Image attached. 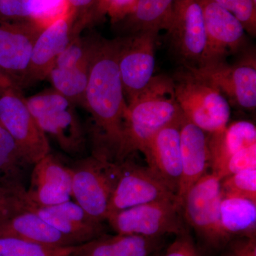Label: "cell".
<instances>
[{
	"mask_svg": "<svg viewBox=\"0 0 256 256\" xmlns=\"http://www.w3.org/2000/svg\"><path fill=\"white\" fill-rule=\"evenodd\" d=\"M30 165L11 134L0 124V184L26 190L24 178Z\"/></svg>",
	"mask_w": 256,
	"mask_h": 256,
	"instance_id": "cell-25",
	"label": "cell"
},
{
	"mask_svg": "<svg viewBox=\"0 0 256 256\" xmlns=\"http://www.w3.org/2000/svg\"><path fill=\"white\" fill-rule=\"evenodd\" d=\"M162 200L178 198L148 166H133L124 162L122 173L111 197L108 216Z\"/></svg>",
	"mask_w": 256,
	"mask_h": 256,
	"instance_id": "cell-13",
	"label": "cell"
},
{
	"mask_svg": "<svg viewBox=\"0 0 256 256\" xmlns=\"http://www.w3.org/2000/svg\"><path fill=\"white\" fill-rule=\"evenodd\" d=\"M184 119L160 130L142 152L150 170L176 196L182 175L181 127Z\"/></svg>",
	"mask_w": 256,
	"mask_h": 256,
	"instance_id": "cell-16",
	"label": "cell"
},
{
	"mask_svg": "<svg viewBox=\"0 0 256 256\" xmlns=\"http://www.w3.org/2000/svg\"><path fill=\"white\" fill-rule=\"evenodd\" d=\"M175 0H138L132 13L124 18V30L127 34L146 30H168Z\"/></svg>",
	"mask_w": 256,
	"mask_h": 256,
	"instance_id": "cell-24",
	"label": "cell"
},
{
	"mask_svg": "<svg viewBox=\"0 0 256 256\" xmlns=\"http://www.w3.org/2000/svg\"><path fill=\"white\" fill-rule=\"evenodd\" d=\"M15 86L18 87V86L15 84L14 80L2 68H0V97L8 89Z\"/></svg>",
	"mask_w": 256,
	"mask_h": 256,
	"instance_id": "cell-38",
	"label": "cell"
},
{
	"mask_svg": "<svg viewBox=\"0 0 256 256\" xmlns=\"http://www.w3.org/2000/svg\"><path fill=\"white\" fill-rule=\"evenodd\" d=\"M92 57L70 68L54 67L48 76L53 88L76 106H84Z\"/></svg>",
	"mask_w": 256,
	"mask_h": 256,
	"instance_id": "cell-26",
	"label": "cell"
},
{
	"mask_svg": "<svg viewBox=\"0 0 256 256\" xmlns=\"http://www.w3.org/2000/svg\"><path fill=\"white\" fill-rule=\"evenodd\" d=\"M172 79L176 102L186 120L208 134L228 126L230 104L216 88L185 68Z\"/></svg>",
	"mask_w": 256,
	"mask_h": 256,
	"instance_id": "cell-4",
	"label": "cell"
},
{
	"mask_svg": "<svg viewBox=\"0 0 256 256\" xmlns=\"http://www.w3.org/2000/svg\"><path fill=\"white\" fill-rule=\"evenodd\" d=\"M70 168L72 197L89 215L104 223L122 173V163L92 154L76 162Z\"/></svg>",
	"mask_w": 256,
	"mask_h": 256,
	"instance_id": "cell-5",
	"label": "cell"
},
{
	"mask_svg": "<svg viewBox=\"0 0 256 256\" xmlns=\"http://www.w3.org/2000/svg\"><path fill=\"white\" fill-rule=\"evenodd\" d=\"M252 168H256V144L244 148L230 156L216 176L222 180L229 175Z\"/></svg>",
	"mask_w": 256,
	"mask_h": 256,
	"instance_id": "cell-33",
	"label": "cell"
},
{
	"mask_svg": "<svg viewBox=\"0 0 256 256\" xmlns=\"http://www.w3.org/2000/svg\"><path fill=\"white\" fill-rule=\"evenodd\" d=\"M171 46L184 67H196L206 46L203 11L198 0H175L169 28Z\"/></svg>",
	"mask_w": 256,
	"mask_h": 256,
	"instance_id": "cell-12",
	"label": "cell"
},
{
	"mask_svg": "<svg viewBox=\"0 0 256 256\" xmlns=\"http://www.w3.org/2000/svg\"><path fill=\"white\" fill-rule=\"evenodd\" d=\"M0 238H13L48 247L80 245L30 210L0 222Z\"/></svg>",
	"mask_w": 256,
	"mask_h": 256,
	"instance_id": "cell-20",
	"label": "cell"
},
{
	"mask_svg": "<svg viewBox=\"0 0 256 256\" xmlns=\"http://www.w3.org/2000/svg\"><path fill=\"white\" fill-rule=\"evenodd\" d=\"M161 246V238L116 234L82 244L75 256H152Z\"/></svg>",
	"mask_w": 256,
	"mask_h": 256,
	"instance_id": "cell-21",
	"label": "cell"
},
{
	"mask_svg": "<svg viewBox=\"0 0 256 256\" xmlns=\"http://www.w3.org/2000/svg\"><path fill=\"white\" fill-rule=\"evenodd\" d=\"M26 196L28 206H54L69 201L72 197V168L50 152L34 164Z\"/></svg>",
	"mask_w": 256,
	"mask_h": 256,
	"instance_id": "cell-14",
	"label": "cell"
},
{
	"mask_svg": "<svg viewBox=\"0 0 256 256\" xmlns=\"http://www.w3.org/2000/svg\"><path fill=\"white\" fill-rule=\"evenodd\" d=\"M203 11L206 46L198 66L226 62L246 47V30L232 13L213 0H198Z\"/></svg>",
	"mask_w": 256,
	"mask_h": 256,
	"instance_id": "cell-11",
	"label": "cell"
},
{
	"mask_svg": "<svg viewBox=\"0 0 256 256\" xmlns=\"http://www.w3.org/2000/svg\"><path fill=\"white\" fill-rule=\"evenodd\" d=\"M239 20L246 32L256 35V2L254 0H213Z\"/></svg>",
	"mask_w": 256,
	"mask_h": 256,
	"instance_id": "cell-31",
	"label": "cell"
},
{
	"mask_svg": "<svg viewBox=\"0 0 256 256\" xmlns=\"http://www.w3.org/2000/svg\"><path fill=\"white\" fill-rule=\"evenodd\" d=\"M120 37L97 36L82 107L92 116V156L119 163L128 104L118 68Z\"/></svg>",
	"mask_w": 256,
	"mask_h": 256,
	"instance_id": "cell-1",
	"label": "cell"
},
{
	"mask_svg": "<svg viewBox=\"0 0 256 256\" xmlns=\"http://www.w3.org/2000/svg\"><path fill=\"white\" fill-rule=\"evenodd\" d=\"M32 0H0V21H30Z\"/></svg>",
	"mask_w": 256,
	"mask_h": 256,
	"instance_id": "cell-34",
	"label": "cell"
},
{
	"mask_svg": "<svg viewBox=\"0 0 256 256\" xmlns=\"http://www.w3.org/2000/svg\"><path fill=\"white\" fill-rule=\"evenodd\" d=\"M26 190L8 188L0 184V222L28 210Z\"/></svg>",
	"mask_w": 256,
	"mask_h": 256,
	"instance_id": "cell-32",
	"label": "cell"
},
{
	"mask_svg": "<svg viewBox=\"0 0 256 256\" xmlns=\"http://www.w3.org/2000/svg\"><path fill=\"white\" fill-rule=\"evenodd\" d=\"M192 75L216 88L229 104L248 110L256 107L255 53H246L238 62L184 67Z\"/></svg>",
	"mask_w": 256,
	"mask_h": 256,
	"instance_id": "cell-7",
	"label": "cell"
},
{
	"mask_svg": "<svg viewBox=\"0 0 256 256\" xmlns=\"http://www.w3.org/2000/svg\"><path fill=\"white\" fill-rule=\"evenodd\" d=\"M220 178L213 173H206L188 190L182 206L184 218L214 248L223 246L228 242L220 226Z\"/></svg>",
	"mask_w": 256,
	"mask_h": 256,
	"instance_id": "cell-8",
	"label": "cell"
},
{
	"mask_svg": "<svg viewBox=\"0 0 256 256\" xmlns=\"http://www.w3.org/2000/svg\"><path fill=\"white\" fill-rule=\"evenodd\" d=\"M42 30L32 21H0V68L22 90L34 44Z\"/></svg>",
	"mask_w": 256,
	"mask_h": 256,
	"instance_id": "cell-15",
	"label": "cell"
},
{
	"mask_svg": "<svg viewBox=\"0 0 256 256\" xmlns=\"http://www.w3.org/2000/svg\"><path fill=\"white\" fill-rule=\"evenodd\" d=\"M46 223L78 244H85L105 234V226L88 214L78 204L69 201L50 206H28Z\"/></svg>",
	"mask_w": 256,
	"mask_h": 256,
	"instance_id": "cell-18",
	"label": "cell"
},
{
	"mask_svg": "<svg viewBox=\"0 0 256 256\" xmlns=\"http://www.w3.org/2000/svg\"><path fill=\"white\" fill-rule=\"evenodd\" d=\"M254 144L256 128L249 121L234 122L220 132L208 134L212 173L217 176L230 156Z\"/></svg>",
	"mask_w": 256,
	"mask_h": 256,
	"instance_id": "cell-22",
	"label": "cell"
},
{
	"mask_svg": "<svg viewBox=\"0 0 256 256\" xmlns=\"http://www.w3.org/2000/svg\"><path fill=\"white\" fill-rule=\"evenodd\" d=\"M138 0H101V11L108 14L114 24L120 22L136 8Z\"/></svg>",
	"mask_w": 256,
	"mask_h": 256,
	"instance_id": "cell-35",
	"label": "cell"
},
{
	"mask_svg": "<svg viewBox=\"0 0 256 256\" xmlns=\"http://www.w3.org/2000/svg\"><path fill=\"white\" fill-rule=\"evenodd\" d=\"M220 226L228 242L234 237L256 238V202L239 198H222Z\"/></svg>",
	"mask_w": 256,
	"mask_h": 256,
	"instance_id": "cell-23",
	"label": "cell"
},
{
	"mask_svg": "<svg viewBox=\"0 0 256 256\" xmlns=\"http://www.w3.org/2000/svg\"><path fill=\"white\" fill-rule=\"evenodd\" d=\"M116 234L161 238L186 232L182 208L176 200H162L131 207L108 216Z\"/></svg>",
	"mask_w": 256,
	"mask_h": 256,
	"instance_id": "cell-6",
	"label": "cell"
},
{
	"mask_svg": "<svg viewBox=\"0 0 256 256\" xmlns=\"http://www.w3.org/2000/svg\"><path fill=\"white\" fill-rule=\"evenodd\" d=\"M162 256H200L188 230L176 236Z\"/></svg>",
	"mask_w": 256,
	"mask_h": 256,
	"instance_id": "cell-36",
	"label": "cell"
},
{
	"mask_svg": "<svg viewBox=\"0 0 256 256\" xmlns=\"http://www.w3.org/2000/svg\"><path fill=\"white\" fill-rule=\"evenodd\" d=\"M37 124L60 149L72 156L86 150V132L77 114L76 106L52 88L26 98Z\"/></svg>",
	"mask_w": 256,
	"mask_h": 256,
	"instance_id": "cell-3",
	"label": "cell"
},
{
	"mask_svg": "<svg viewBox=\"0 0 256 256\" xmlns=\"http://www.w3.org/2000/svg\"><path fill=\"white\" fill-rule=\"evenodd\" d=\"M68 2L74 14L75 36H80L84 28L104 18L101 0H68Z\"/></svg>",
	"mask_w": 256,
	"mask_h": 256,
	"instance_id": "cell-30",
	"label": "cell"
},
{
	"mask_svg": "<svg viewBox=\"0 0 256 256\" xmlns=\"http://www.w3.org/2000/svg\"><path fill=\"white\" fill-rule=\"evenodd\" d=\"M82 244L48 247L13 238H0V256H75Z\"/></svg>",
	"mask_w": 256,
	"mask_h": 256,
	"instance_id": "cell-27",
	"label": "cell"
},
{
	"mask_svg": "<svg viewBox=\"0 0 256 256\" xmlns=\"http://www.w3.org/2000/svg\"><path fill=\"white\" fill-rule=\"evenodd\" d=\"M159 32L146 30L120 37L118 68L127 104L142 92L154 78Z\"/></svg>",
	"mask_w": 256,
	"mask_h": 256,
	"instance_id": "cell-9",
	"label": "cell"
},
{
	"mask_svg": "<svg viewBox=\"0 0 256 256\" xmlns=\"http://www.w3.org/2000/svg\"><path fill=\"white\" fill-rule=\"evenodd\" d=\"M0 124L11 134L31 165L50 152L48 138L32 116L22 89L12 87L0 97Z\"/></svg>",
	"mask_w": 256,
	"mask_h": 256,
	"instance_id": "cell-10",
	"label": "cell"
},
{
	"mask_svg": "<svg viewBox=\"0 0 256 256\" xmlns=\"http://www.w3.org/2000/svg\"><path fill=\"white\" fill-rule=\"evenodd\" d=\"M69 11L68 0H32L30 21L44 30Z\"/></svg>",
	"mask_w": 256,
	"mask_h": 256,
	"instance_id": "cell-29",
	"label": "cell"
},
{
	"mask_svg": "<svg viewBox=\"0 0 256 256\" xmlns=\"http://www.w3.org/2000/svg\"><path fill=\"white\" fill-rule=\"evenodd\" d=\"M181 156L182 175L176 198L182 206L188 190L210 168L208 133L185 118L181 127Z\"/></svg>",
	"mask_w": 256,
	"mask_h": 256,
	"instance_id": "cell-19",
	"label": "cell"
},
{
	"mask_svg": "<svg viewBox=\"0 0 256 256\" xmlns=\"http://www.w3.org/2000/svg\"><path fill=\"white\" fill-rule=\"evenodd\" d=\"M254 2H256V0H254Z\"/></svg>",
	"mask_w": 256,
	"mask_h": 256,
	"instance_id": "cell-39",
	"label": "cell"
},
{
	"mask_svg": "<svg viewBox=\"0 0 256 256\" xmlns=\"http://www.w3.org/2000/svg\"><path fill=\"white\" fill-rule=\"evenodd\" d=\"M74 14L70 10L63 18L40 32L32 48L22 89L48 78L57 57L76 37L74 34Z\"/></svg>",
	"mask_w": 256,
	"mask_h": 256,
	"instance_id": "cell-17",
	"label": "cell"
},
{
	"mask_svg": "<svg viewBox=\"0 0 256 256\" xmlns=\"http://www.w3.org/2000/svg\"><path fill=\"white\" fill-rule=\"evenodd\" d=\"M222 198H246L256 202V168H249L220 180Z\"/></svg>",
	"mask_w": 256,
	"mask_h": 256,
	"instance_id": "cell-28",
	"label": "cell"
},
{
	"mask_svg": "<svg viewBox=\"0 0 256 256\" xmlns=\"http://www.w3.org/2000/svg\"><path fill=\"white\" fill-rule=\"evenodd\" d=\"M224 256H256V238H240Z\"/></svg>",
	"mask_w": 256,
	"mask_h": 256,
	"instance_id": "cell-37",
	"label": "cell"
},
{
	"mask_svg": "<svg viewBox=\"0 0 256 256\" xmlns=\"http://www.w3.org/2000/svg\"><path fill=\"white\" fill-rule=\"evenodd\" d=\"M184 118L175 98L172 78L154 76L146 88L128 104L119 162L134 152H142L160 130Z\"/></svg>",
	"mask_w": 256,
	"mask_h": 256,
	"instance_id": "cell-2",
	"label": "cell"
}]
</instances>
